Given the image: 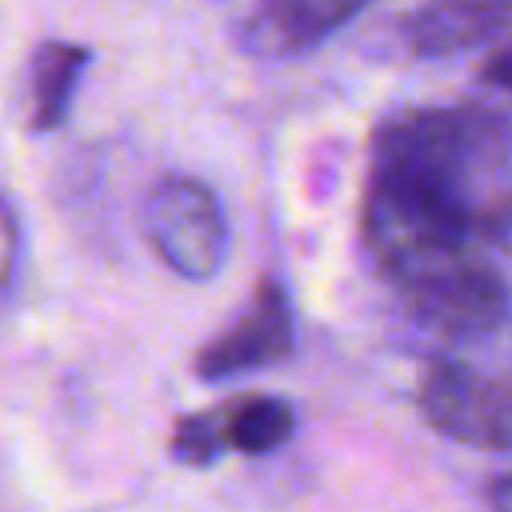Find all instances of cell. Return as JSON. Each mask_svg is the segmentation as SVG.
<instances>
[{
    "label": "cell",
    "mask_w": 512,
    "mask_h": 512,
    "mask_svg": "<svg viewBox=\"0 0 512 512\" xmlns=\"http://www.w3.org/2000/svg\"><path fill=\"white\" fill-rule=\"evenodd\" d=\"M508 160L512 128L488 108L400 112L376 132L364 212L408 236L488 244L512 212Z\"/></svg>",
    "instance_id": "obj_1"
},
{
    "label": "cell",
    "mask_w": 512,
    "mask_h": 512,
    "mask_svg": "<svg viewBox=\"0 0 512 512\" xmlns=\"http://www.w3.org/2000/svg\"><path fill=\"white\" fill-rule=\"evenodd\" d=\"M152 252L184 280H212L228 260V216L196 176H164L144 200Z\"/></svg>",
    "instance_id": "obj_2"
},
{
    "label": "cell",
    "mask_w": 512,
    "mask_h": 512,
    "mask_svg": "<svg viewBox=\"0 0 512 512\" xmlns=\"http://www.w3.org/2000/svg\"><path fill=\"white\" fill-rule=\"evenodd\" d=\"M424 420L468 448H512V376L472 360H436L420 380Z\"/></svg>",
    "instance_id": "obj_3"
},
{
    "label": "cell",
    "mask_w": 512,
    "mask_h": 512,
    "mask_svg": "<svg viewBox=\"0 0 512 512\" xmlns=\"http://www.w3.org/2000/svg\"><path fill=\"white\" fill-rule=\"evenodd\" d=\"M400 292L408 296L412 312L424 324L456 340H476L492 332L508 312L504 276L488 260H472V264L424 276L416 284H404Z\"/></svg>",
    "instance_id": "obj_4"
},
{
    "label": "cell",
    "mask_w": 512,
    "mask_h": 512,
    "mask_svg": "<svg viewBox=\"0 0 512 512\" xmlns=\"http://www.w3.org/2000/svg\"><path fill=\"white\" fill-rule=\"evenodd\" d=\"M292 352V304L280 284H264L248 308L228 324L220 336H212L196 352V376L204 380H232L256 368H268Z\"/></svg>",
    "instance_id": "obj_5"
},
{
    "label": "cell",
    "mask_w": 512,
    "mask_h": 512,
    "mask_svg": "<svg viewBox=\"0 0 512 512\" xmlns=\"http://www.w3.org/2000/svg\"><path fill=\"white\" fill-rule=\"evenodd\" d=\"M400 32L420 56L496 48L512 36V0H424L400 20Z\"/></svg>",
    "instance_id": "obj_6"
},
{
    "label": "cell",
    "mask_w": 512,
    "mask_h": 512,
    "mask_svg": "<svg viewBox=\"0 0 512 512\" xmlns=\"http://www.w3.org/2000/svg\"><path fill=\"white\" fill-rule=\"evenodd\" d=\"M368 0H256L244 16V48L256 56H300L340 32Z\"/></svg>",
    "instance_id": "obj_7"
},
{
    "label": "cell",
    "mask_w": 512,
    "mask_h": 512,
    "mask_svg": "<svg viewBox=\"0 0 512 512\" xmlns=\"http://www.w3.org/2000/svg\"><path fill=\"white\" fill-rule=\"evenodd\" d=\"M92 52L76 40H44L28 60V128L52 132L68 120Z\"/></svg>",
    "instance_id": "obj_8"
},
{
    "label": "cell",
    "mask_w": 512,
    "mask_h": 512,
    "mask_svg": "<svg viewBox=\"0 0 512 512\" xmlns=\"http://www.w3.org/2000/svg\"><path fill=\"white\" fill-rule=\"evenodd\" d=\"M220 416H224L228 452H244V456L276 452L280 444H288V436L296 428L292 404L280 396H244L232 408H224Z\"/></svg>",
    "instance_id": "obj_9"
},
{
    "label": "cell",
    "mask_w": 512,
    "mask_h": 512,
    "mask_svg": "<svg viewBox=\"0 0 512 512\" xmlns=\"http://www.w3.org/2000/svg\"><path fill=\"white\" fill-rule=\"evenodd\" d=\"M228 452L224 440V416L220 412H200V416H184L172 432V456L180 464L192 468H208Z\"/></svg>",
    "instance_id": "obj_10"
},
{
    "label": "cell",
    "mask_w": 512,
    "mask_h": 512,
    "mask_svg": "<svg viewBox=\"0 0 512 512\" xmlns=\"http://www.w3.org/2000/svg\"><path fill=\"white\" fill-rule=\"evenodd\" d=\"M16 252H20L16 216H12V208L0 200V288L8 284V276H12V268H16Z\"/></svg>",
    "instance_id": "obj_11"
},
{
    "label": "cell",
    "mask_w": 512,
    "mask_h": 512,
    "mask_svg": "<svg viewBox=\"0 0 512 512\" xmlns=\"http://www.w3.org/2000/svg\"><path fill=\"white\" fill-rule=\"evenodd\" d=\"M484 80H488L492 88H500V92L512 96V36L488 52V60H484Z\"/></svg>",
    "instance_id": "obj_12"
}]
</instances>
